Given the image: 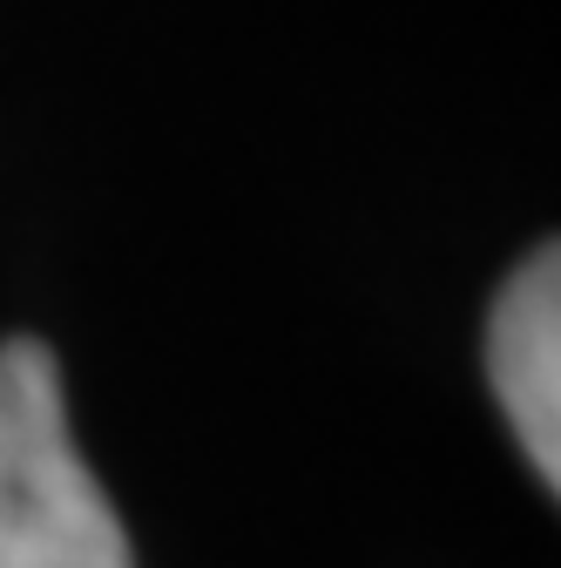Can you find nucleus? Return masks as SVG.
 <instances>
[{
  "instance_id": "f257e3e1",
  "label": "nucleus",
  "mask_w": 561,
  "mask_h": 568,
  "mask_svg": "<svg viewBox=\"0 0 561 568\" xmlns=\"http://www.w3.org/2000/svg\"><path fill=\"white\" fill-rule=\"evenodd\" d=\"M0 568H135V548L89 474L54 352L0 345Z\"/></svg>"
},
{
  "instance_id": "f03ea898",
  "label": "nucleus",
  "mask_w": 561,
  "mask_h": 568,
  "mask_svg": "<svg viewBox=\"0 0 561 568\" xmlns=\"http://www.w3.org/2000/svg\"><path fill=\"white\" fill-rule=\"evenodd\" d=\"M487 379H494L514 440L534 474L561 480V257L541 244L494 298L487 318Z\"/></svg>"
}]
</instances>
